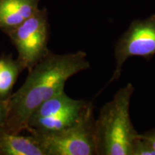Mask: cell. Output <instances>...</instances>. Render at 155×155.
Wrapping results in <instances>:
<instances>
[{
    "instance_id": "cell-1",
    "label": "cell",
    "mask_w": 155,
    "mask_h": 155,
    "mask_svg": "<svg viewBox=\"0 0 155 155\" xmlns=\"http://www.w3.org/2000/svg\"><path fill=\"white\" fill-rule=\"evenodd\" d=\"M90 67L87 54L82 50L66 54L50 52L29 70L22 86L7 98V115L3 127L16 134L26 130L31 115L39 106L64 91L70 78Z\"/></svg>"
},
{
    "instance_id": "cell-2",
    "label": "cell",
    "mask_w": 155,
    "mask_h": 155,
    "mask_svg": "<svg viewBox=\"0 0 155 155\" xmlns=\"http://www.w3.org/2000/svg\"><path fill=\"white\" fill-rule=\"evenodd\" d=\"M134 91L133 85L127 83L100 109L95 120L98 155H131L139 135L129 113Z\"/></svg>"
},
{
    "instance_id": "cell-3",
    "label": "cell",
    "mask_w": 155,
    "mask_h": 155,
    "mask_svg": "<svg viewBox=\"0 0 155 155\" xmlns=\"http://www.w3.org/2000/svg\"><path fill=\"white\" fill-rule=\"evenodd\" d=\"M94 108L76 123L52 133H32L45 155L97 154Z\"/></svg>"
},
{
    "instance_id": "cell-4",
    "label": "cell",
    "mask_w": 155,
    "mask_h": 155,
    "mask_svg": "<svg viewBox=\"0 0 155 155\" xmlns=\"http://www.w3.org/2000/svg\"><path fill=\"white\" fill-rule=\"evenodd\" d=\"M92 108L91 101L73 99L64 91L37 108L29 119L26 130L30 134L61 131L76 123Z\"/></svg>"
},
{
    "instance_id": "cell-5",
    "label": "cell",
    "mask_w": 155,
    "mask_h": 155,
    "mask_svg": "<svg viewBox=\"0 0 155 155\" xmlns=\"http://www.w3.org/2000/svg\"><path fill=\"white\" fill-rule=\"evenodd\" d=\"M16 48L17 61L23 70L32 68L50 53L48 49L50 26L45 8L6 33Z\"/></svg>"
},
{
    "instance_id": "cell-6",
    "label": "cell",
    "mask_w": 155,
    "mask_h": 155,
    "mask_svg": "<svg viewBox=\"0 0 155 155\" xmlns=\"http://www.w3.org/2000/svg\"><path fill=\"white\" fill-rule=\"evenodd\" d=\"M155 55V17L133 22L119 39L114 47L115 69L108 81L111 84L121 76L125 62L131 57H141L150 61Z\"/></svg>"
},
{
    "instance_id": "cell-7",
    "label": "cell",
    "mask_w": 155,
    "mask_h": 155,
    "mask_svg": "<svg viewBox=\"0 0 155 155\" xmlns=\"http://www.w3.org/2000/svg\"><path fill=\"white\" fill-rule=\"evenodd\" d=\"M40 0H0V30L6 34L32 16Z\"/></svg>"
},
{
    "instance_id": "cell-8",
    "label": "cell",
    "mask_w": 155,
    "mask_h": 155,
    "mask_svg": "<svg viewBox=\"0 0 155 155\" xmlns=\"http://www.w3.org/2000/svg\"><path fill=\"white\" fill-rule=\"evenodd\" d=\"M0 155H45L34 135L9 132L0 125Z\"/></svg>"
},
{
    "instance_id": "cell-9",
    "label": "cell",
    "mask_w": 155,
    "mask_h": 155,
    "mask_svg": "<svg viewBox=\"0 0 155 155\" xmlns=\"http://www.w3.org/2000/svg\"><path fill=\"white\" fill-rule=\"evenodd\" d=\"M22 71L18 61L12 56L0 58V99L7 100L10 96L17 78Z\"/></svg>"
},
{
    "instance_id": "cell-10",
    "label": "cell",
    "mask_w": 155,
    "mask_h": 155,
    "mask_svg": "<svg viewBox=\"0 0 155 155\" xmlns=\"http://www.w3.org/2000/svg\"><path fill=\"white\" fill-rule=\"evenodd\" d=\"M131 155H155V150L147 141L139 137V134L134 144Z\"/></svg>"
},
{
    "instance_id": "cell-11",
    "label": "cell",
    "mask_w": 155,
    "mask_h": 155,
    "mask_svg": "<svg viewBox=\"0 0 155 155\" xmlns=\"http://www.w3.org/2000/svg\"><path fill=\"white\" fill-rule=\"evenodd\" d=\"M139 137L147 141L155 150V128L145 131L143 134H139Z\"/></svg>"
},
{
    "instance_id": "cell-12",
    "label": "cell",
    "mask_w": 155,
    "mask_h": 155,
    "mask_svg": "<svg viewBox=\"0 0 155 155\" xmlns=\"http://www.w3.org/2000/svg\"><path fill=\"white\" fill-rule=\"evenodd\" d=\"M8 102L7 100L0 99V125H4L7 115Z\"/></svg>"
}]
</instances>
